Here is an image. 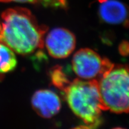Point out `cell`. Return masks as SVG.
<instances>
[{
    "mask_svg": "<svg viewBox=\"0 0 129 129\" xmlns=\"http://www.w3.org/2000/svg\"><path fill=\"white\" fill-rule=\"evenodd\" d=\"M103 110L129 112V66L113 64L98 81Z\"/></svg>",
    "mask_w": 129,
    "mask_h": 129,
    "instance_id": "3",
    "label": "cell"
},
{
    "mask_svg": "<svg viewBox=\"0 0 129 129\" xmlns=\"http://www.w3.org/2000/svg\"><path fill=\"white\" fill-rule=\"evenodd\" d=\"M113 63L88 48L80 49L74 54L72 68L78 78L98 81L112 67Z\"/></svg>",
    "mask_w": 129,
    "mask_h": 129,
    "instance_id": "4",
    "label": "cell"
},
{
    "mask_svg": "<svg viewBox=\"0 0 129 129\" xmlns=\"http://www.w3.org/2000/svg\"><path fill=\"white\" fill-rule=\"evenodd\" d=\"M39 0H0V3H37Z\"/></svg>",
    "mask_w": 129,
    "mask_h": 129,
    "instance_id": "10",
    "label": "cell"
},
{
    "mask_svg": "<svg viewBox=\"0 0 129 129\" xmlns=\"http://www.w3.org/2000/svg\"><path fill=\"white\" fill-rule=\"evenodd\" d=\"M17 64V59L14 51L0 42V75L14 71Z\"/></svg>",
    "mask_w": 129,
    "mask_h": 129,
    "instance_id": "8",
    "label": "cell"
},
{
    "mask_svg": "<svg viewBox=\"0 0 129 129\" xmlns=\"http://www.w3.org/2000/svg\"><path fill=\"white\" fill-rule=\"evenodd\" d=\"M31 105L35 112L44 118H50L59 113L61 101L59 96L48 89L39 90L34 93Z\"/></svg>",
    "mask_w": 129,
    "mask_h": 129,
    "instance_id": "7",
    "label": "cell"
},
{
    "mask_svg": "<svg viewBox=\"0 0 129 129\" xmlns=\"http://www.w3.org/2000/svg\"><path fill=\"white\" fill-rule=\"evenodd\" d=\"M49 75L53 85L62 92L71 81L63 70L62 67L59 66L52 68L49 72Z\"/></svg>",
    "mask_w": 129,
    "mask_h": 129,
    "instance_id": "9",
    "label": "cell"
},
{
    "mask_svg": "<svg viewBox=\"0 0 129 129\" xmlns=\"http://www.w3.org/2000/svg\"><path fill=\"white\" fill-rule=\"evenodd\" d=\"M112 129H125V128H121V127H115V128H114Z\"/></svg>",
    "mask_w": 129,
    "mask_h": 129,
    "instance_id": "13",
    "label": "cell"
},
{
    "mask_svg": "<svg viewBox=\"0 0 129 129\" xmlns=\"http://www.w3.org/2000/svg\"><path fill=\"white\" fill-rule=\"evenodd\" d=\"M75 46V35L65 28H54L44 37V47L49 55L56 59L68 57L74 51Z\"/></svg>",
    "mask_w": 129,
    "mask_h": 129,
    "instance_id": "5",
    "label": "cell"
},
{
    "mask_svg": "<svg viewBox=\"0 0 129 129\" xmlns=\"http://www.w3.org/2000/svg\"><path fill=\"white\" fill-rule=\"evenodd\" d=\"M71 129H92L91 128H90V127L87 126L86 125H79V126L74 127Z\"/></svg>",
    "mask_w": 129,
    "mask_h": 129,
    "instance_id": "12",
    "label": "cell"
},
{
    "mask_svg": "<svg viewBox=\"0 0 129 129\" xmlns=\"http://www.w3.org/2000/svg\"><path fill=\"white\" fill-rule=\"evenodd\" d=\"M47 30L25 8L7 9L0 17V42L21 55L32 54L44 47Z\"/></svg>",
    "mask_w": 129,
    "mask_h": 129,
    "instance_id": "1",
    "label": "cell"
},
{
    "mask_svg": "<svg viewBox=\"0 0 129 129\" xmlns=\"http://www.w3.org/2000/svg\"><path fill=\"white\" fill-rule=\"evenodd\" d=\"M120 51L121 54H126L129 51V44L127 43H123L120 46Z\"/></svg>",
    "mask_w": 129,
    "mask_h": 129,
    "instance_id": "11",
    "label": "cell"
},
{
    "mask_svg": "<svg viewBox=\"0 0 129 129\" xmlns=\"http://www.w3.org/2000/svg\"><path fill=\"white\" fill-rule=\"evenodd\" d=\"M74 114L92 129L102 121L103 108L98 81L75 78L63 91Z\"/></svg>",
    "mask_w": 129,
    "mask_h": 129,
    "instance_id": "2",
    "label": "cell"
},
{
    "mask_svg": "<svg viewBox=\"0 0 129 129\" xmlns=\"http://www.w3.org/2000/svg\"><path fill=\"white\" fill-rule=\"evenodd\" d=\"M100 19L109 25L129 27V8L118 0H99Z\"/></svg>",
    "mask_w": 129,
    "mask_h": 129,
    "instance_id": "6",
    "label": "cell"
}]
</instances>
